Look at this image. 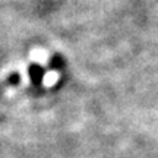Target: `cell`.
<instances>
[{
	"label": "cell",
	"instance_id": "6da1fadb",
	"mask_svg": "<svg viewBox=\"0 0 158 158\" xmlns=\"http://www.w3.org/2000/svg\"><path fill=\"white\" fill-rule=\"evenodd\" d=\"M28 75H29V79H31L32 85L37 88V86H40V85L43 84L45 69L41 68L38 63H32V64H29V68H28Z\"/></svg>",
	"mask_w": 158,
	"mask_h": 158
},
{
	"label": "cell",
	"instance_id": "7a4b0ae2",
	"mask_svg": "<svg viewBox=\"0 0 158 158\" xmlns=\"http://www.w3.org/2000/svg\"><path fill=\"white\" fill-rule=\"evenodd\" d=\"M48 68L51 70H60L62 68H64V60L60 54H54V56L50 57L48 60Z\"/></svg>",
	"mask_w": 158,
	"mask_h": 158
},
{
	"label": "cell",
	"instance_id": "3957f363",
	"mask_svg": "<svg viewBox=\"0 0 158 158\" xmlns=\"http://www.w3.org/2000/svg\"><path fill=\"white\" fill-rule=\"evenodd\" d=\"M19 82H21V75L16 73V72H15V73H10V76L7 78V84L9 85H18Z\"/></svg>",
	"mask_w": 158,
	"mask_h": 158
}]
</instances>
